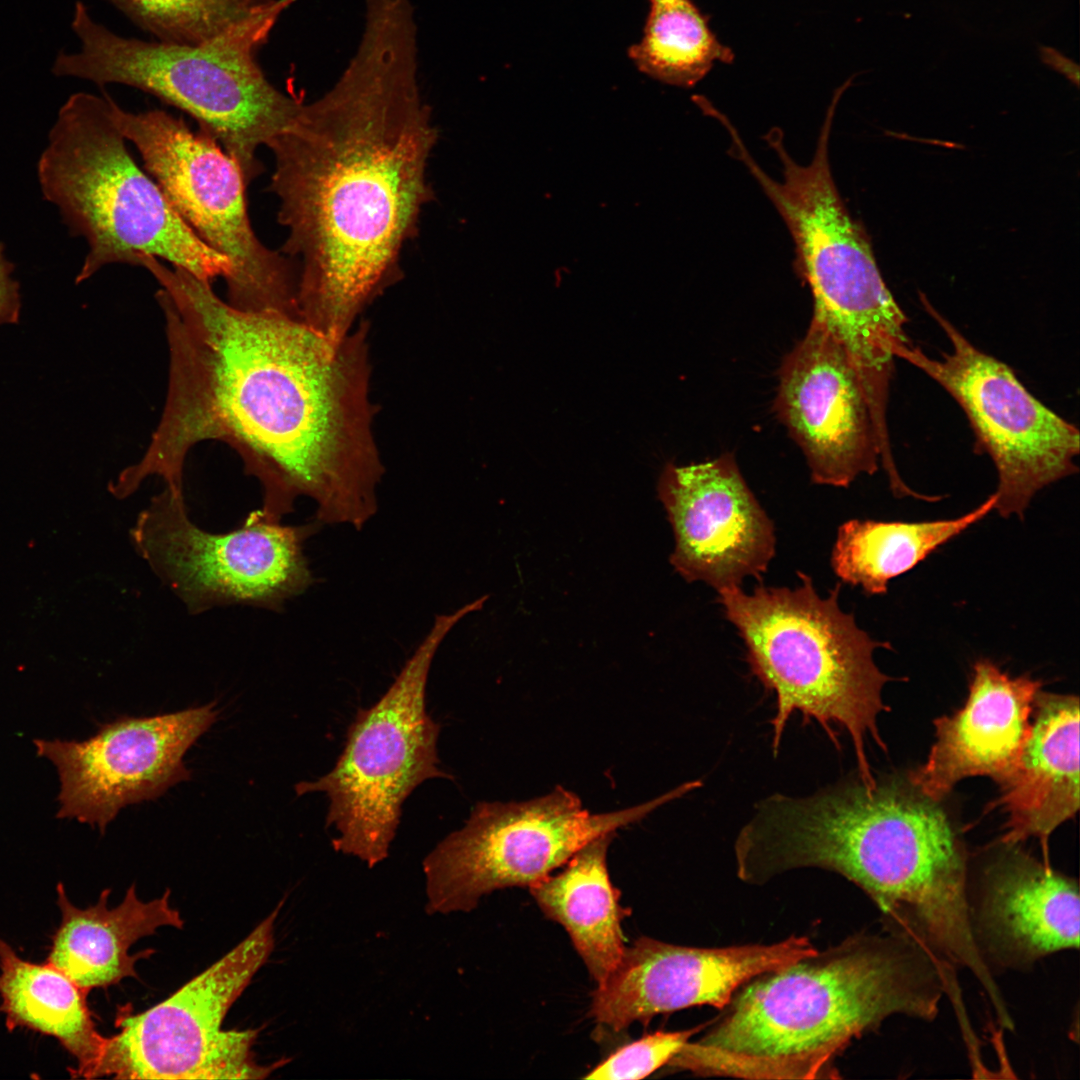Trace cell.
Here are the masks:
<instances>
[{
  "label": "cell",
  "mask_w": 1080,
  "mask_h": 1080,
  "mask_svg": "<svg viewBox=\"0 0 1080 1080\" xmlns=\"http://www.w3.org/2000/svg\"><path fill=\"white\" fill-rule=\"evenodd\" d=\"M417 26L407 11L366 12L335 85L305 104L269 144L270 190L297 258L298 317L342 340L361 310L400 278V256L432 200L427 163L437 129L417 78Z\"/></svg>",
  "instance_id": "cell-2"
},
{
  "label": "cell",
  "mask_w": 1080,
  "mask_h": 1080,
  "mask_svg": "<svg viewBox=\"0 0 1080 1080\" xmlns=\"http://www.w3.org/2000/svg\"><path fill=\"white\" fill-rule=\"evenodd\" d=\"M282 11L191 45L119 36L94 22L78 1L72 28L81 51L60 53L53 72L100 86L128 85L177 107L219 141L248 186L263 172L258 149L288 128L303 106L277 89L256 60Z\"/></svg>",
  "instance_id": "cell-7"
},
{
  "label": "cell",
  "mask_w": 1080,
  "mask_h": 1080,
  "mask_svg": "<svg viewBox=\"0 0 1080 1080\" xmlns=\"http://www.w3.org/2000/svg\"><path fill=\"white\" fill-rule=\"evenodd\" d=\"M924 306L947 335L950 353L932 358L909 343L896 348L895 358L923 371L961 406L998 473L994 510L1023 519L1038 491L1078 471L1079 431L1034 397L1008 365L974 346L928 302Z\"/></svg>",
  "instance_id": "cell-13"
},
{
  "label": "cell",
  "mask_w": 1080,
  "mask_h": 1080,
  "mask_svg": "<svg viewBox=\"0 0 1080 1080\" xmlns=\"http://www.w3.org/2000/svg\"><path fill=\"white\" fill-rule=\"evenodd\" d=\"M159 41L200 44L291 0H112Z\"/></svg>",
  "instance_id": "cell-26"
},
{
  "label": "cell",
  "mask_w": 1080,
  "mask_h": 1080,
  "mask_svg": "<svg viewBox=\"0 0 1080 1080\" xmlns=\"http://www.w3.org/2000/svg\"><path fill=\"white\" fill-rule=\"evenodd\" d=\"M112 112L173 209L206 245L230 261L228 303L244 311L298 316V274L288 256L256 236L247 184L219 141L203 129L192 131L181 117L163 110L133 113L113 101Z\"/></svg>",
  "instance_id": "cell-9"
},
{
  "label": "cell",
  "mask_w": 1080,
  "mask_h": 1080,
  "mask_svg": "<svg viewBox=\"0 0 1080 1080\" xmlns=\"http://www.w3.org/2000/svg\"><path fill=\"white\" fill-rule=\"evenodd\" d=\"M692 781L625 810L593 814L572 792L557 787L520 802H479L465 825L423 860L428 914L469 912L495 890L531 886L590 841L638 821L693 791Z\"/></svg>",
  "instance_id": "cell-10"
},
{
  "label": "cell",
  "mask_w": 1080,
  "mask_h": 1080,
  "mask_svg": "<svg viewBox=\"0 0 1080 1080\" xmlns=\"http://www.w3.org/2000/svg\"><path fill=\"white\" fill-rule=\"evenodd\" d=\"M642 40L629 49L638 69L661 82L692 87L716 62L734 54L710 29L692 0H650Z\"/></svg>",
  "instance_id": "cell-25"
},
{
  "label": "cell",
  "mask_w": 1080,
  "mask_h": 1080,
  "mask_svg": "<svg viewBox=\"0 0 1080 1080\" xmlns=\"http://www.w3.org/2000/svg\"><path fill=\"white\" fill-rule=\"evenodd\" d=\"M806 936L773 944L679 946L640 937L592 996L591 1016L619 1032L633 1022L693 1006L725 1008L752 978L815 955Z\"/></svg>",
  "instance_id": "cell-15"
},
{
  "label": "cell",
  "mask_w": 1080,
  "mask_h": 1080,
  "mask_svg": "<svg viewBox=\"0 0 1080 1080\" xmlns=\"http://www.w3.org/2000/svg\"><path fill=\"white\" fill-rule=\"evenodd\" d=\"M993 493L972 511L953 519L904 522L852 519L843 523L831 565L842 582L882 595L888 583L994 510Z\"/></svg>",
  "instance_id": "cell-24"
},
{
  "label": "cell",
  "mask_w": 1080,
  "mask_h": 1080,
  "mask_svg": "<svg viewBox=\"0 0 1080 1080\" xmlns=\"http://www.w3.org/2000/svg\"><path fill=\"white\" fill-rule=\"evenodd\" d=\"M774 410L815 484L848 487L880 458L870 409L845 350L817 317L785 356Z\"/></svg>",
  "instance_id": "cell-17"
},
{
  "label": "cell",
  "mask_w": 1080,
  "mask_h": 1080,
  "mask_svg": "<svg viewBox=\"0 0 1080 1080\" xmlns=\"http://www.w3.org/2000/svg\"><path fill=\"white\" fill-rule=\"evenodd\" d=\"M87 995L58 968L21 958L0 937V1012L7 1028L55 1038L77 1063L71 1076L91 1079L106 1037L96 1029Z\"/></svg>",
  "instance_id": "cell-23"
},
{
  "label": "cell",
  "mask_w": 1080,
  "mask_h": 1080,
  "mask_svg": "<svg viewBox=\"0 0 1080 1080\" xmlns=\"http://www.w3.org/2000/svg\"><path fill=\"white\" fill-rule=\"evenodd\" d=\"M967 871L965 898L977 951L993 976L1031 971L1079 948L1078 882L1015 845Z\"/></svg>",
  "instance_id": "cell-18"
},
{
  "label": "cell",
  "mask_w": 1080,
  "mask_h": 1080,
  "mask_svg": "<svg viewBox=\"0 0 1080 1080\" xmlns=\"http://www.w3.org/2000/svg\"><path fill=\"white\" fill-rule=\"evenodd\" d=\"M708 1025L704 1023L687 1030L657 1031L648 1034L616 1050L584 1078L595 1080L645 1078L668 1064L690 1038Z\"/></svg>",
  "instance_id": "cell-27"
},
{
  "label": "cell",
  "mask_w": 1080,
  "mask_h": 1080,
  "mask_svg": "<svg viewBox=\"0 0 1080 1080\" xmlns=\"http://www.w3.org/2000/svg\"><path fill=\"white\" fill-rule=\"evenodd\" d=\"M284 899L240 943L168 998L137 1014H119L91 1079H262L284 1058L260 1065L257 1030H223V1021L270 957Z\"/></svg>",
  "instance_id": "cell-11"
},
{
  "label": "cell",
  "mask_w": 1080,
  "mask_h": 1080,
  "mask_svg": "<svg viewBox=\"0 0 1080 1080\" xmlns=\"http://www.w3.org/2000/svg\"><path fill=\"white\" fill-rule=\"evenodd\" d=\"M14 265L5 255V247L0 242V325L17 323L21 301L19 284L13 278Z\"/></svg>",
  "instance_id": "cell-28"
},
{
  "label": "cell",
  "mask_w": 1080,
  "mask_h": 1080,
  "mask_svg": "<svg viewBox=\"0 0 1080 1080\" xmlns=\"http://www.w3.org/2000/svg\"><path fill=\"white\" fill-rule=\"evenodd\" d=\"M160 284L168 389L143 456L112 484L118 498L151 476L183 490L190 450L219 440L262 488L263 517L281 523L305 496L321 524H345L373 504L384 467L372 432L368 326L332 341L300 318L244 311L180 267L144 256Z\"/></svg>",
  "instance_id": "cell-1"
},
{
  "label": "cell",
  "mask_w": 1080,
  "mask_h": 1080,
  "mask_svg": "<svg viewBox=\"0 0 1080 1080\" xmlns=\"http://www.w3.org/2000/svg\"><path fill=\"white\" fill-rule=\"evenodd\" d=\"M952 987L921 945L883 928L741 986L725 1013L668 1062L700 1076L838 1078L835 1059L892 1016L931 1022Z\"/></svg>",
  "instance_id": "cell-4"
},
{
  "label": "cell",
  "mask_w": 1080,
  "mask_h": 1080,
  "mask_svg": "<svg viewBox=\"0 0 1080 1080\" xmlns=\"http://www.w3.org/2000/svg\"><path fill=\"white\" fill-rule=\"evenodd\" d=\"M113 100L79 92L60 108L37 166L44 198L58 207L88 253L75 283L109 264L139 266L162 259L212 283L231 274L230 261L206 245L142 170L117 125Z\"/></svg>",
  "instance_id": "cell-6"
},
{
  "label": "cell",
  "mask_w": 1080,
  "mask_h": 1080,
  "mask_svg": "<svg viewBox=\"0 0 1080 1080\" xmlns=\"http://www.w3.org/2000/svg\"><path fill=\"white\" fill-rule=\"evenodd\" d=\"M217 716L214 701L151 717L119 718L81 742L35 740L38 754L59 774L57 816L103 833L125 806L156 799L189 780L184 755Z\"/></svg>",
  "instance_id": "cell-14"
},
{
  "label": "cell",
  "mask_w": 1080,
  "mask_h": 1080,
  "mask_svg": "<svg viewBox=\"0 0 1080 1080\" xmlns=\"http://www.w3.org/2000/svg\"><path fill=\"white\" fill-rule=\"evenodd\" d=\"M801 584L788 587L758 585L752 594L741 587L718 592L727 620L746 648L751 673L776 697L770 721L772 751L777 756L790 717L799 712L804 722H817L840 749L835 728L851 737L858 778L867 787L873 776L865 751L867 737L886 750L877 720L888 707L882 700L891 680L880 671L873 654L891 649L872 639L854 616L838 604L840 585L822 598L810 576L798 572Z\"/></svg>",
  "instance_id": "cell-5"
},
{
  "label": "cell",
  "mask_w": 1080,
  "mask_h": 1080,
  "mask_svg": "<svg viewBox=\"0 0 1080 1080\" xmlns=\"http://www.w3.org/2000/svg\"><path fill=\"white\" fill-rule=\"evenodd\" d=\"M320 526L316 520L269 522L259 509L235 530L207 532L190 520L183 491L165 487L137 515L129 535L190 614L235 604L280 612L314 583L304 544Z\"/></svg>",
  "instance_id": "cell-12"
},
{
  "label": "cell",
  "mask_w": 1080,
  "mask_h": 1080,
  "mask_svg": "<svg viewBox=\"0 0 1080 1080\" xmlns=\"http://www.w3.org/2000/svg\"><path fill=\"white\" fill-rule=\"evenodd\" d=\"M734 844L736 874L762 885L802 868L834 872L878 907L884 928L925 948L949 980L969 972L990 1007L1005 997L975 946L966 906L968 856L948 815L909 780H842L807 797L772 794Z\"/></svg>",
  "instance_id": "cell-3"
},
{
  "label": "cell",
  "mask_w": 1080,
  "mask_h": 1080,
  "mask_svg": "<svg viewBox=\"0 0 1080 1080\" xmlns=\"http://www.w3.org/2000/svg\"><path fill=\"white\" fill-rule=\"evenodd\" d=\"M56 890L61 922L46 961L87 994L137 977L136 962L153 951L130 955L131 946L161 927L181 929L184 925L179 911L171 906L169 889L160 897L143 901L133 884L113 908L108 907L111 890L104 889L98 901L84 909L70 901L61 883Z\"/></svg>",
  "instance_id": "cell-21"
},
{
  "label": "cell",
  "mask_w": 1080,
  "mask_h": 1080,
  "mask_svg": "<svg viewBox=\"0 0 1080 1080\" xmlns=\"http://www.w3.org/2000/svg\"><path fill=\"white\" fill-rule=\"evenodd\" d=\"M1041 680L1012 678L989 659L973 666L964 706L934 720L936 741L924 764L907 779L940 802L962 779L989 776L997 783L1017 767L1030 737Z\"/></svg>",
  "instance_id": "cell-19"
},
{
  "label": "cell",
  "mask_w": 1080,
  "mask_h": 1080,
  "mask_svg": "<svg viewBox=\"0 0 1080 1080\" xmlns=\"http://www.w3.org/2000/svg\"><path fill=\"white\" fill-rule=\"evenodd\" d=\"M675 535L670 562L687 581L717 592L761 579L775 555L774 525L732 454L686 466L669 463L658 481Z\"/></svg>",
  "instance_id": "cell-16"
},
{
  "label": "cell",
  "mask_w": 1080,
  "mask_h": 1080,
  "mask_svg": "<svg viewBox=\"0 0 1080 1080\" xmlns=\"http://www.w3.org/2000/svg\"><path fill=\"white\" fill-rule=\"evenodd\" d=\"M486 599L437 615L387 691L359 710L333 768L295 785L299 796L319 792L328 798L326 827L337 833V852L376 866L388 856L408 796L429 779L452 778L440 767V725L426 709L428 676L446 636Z\"/></svg>",
  "instance_id": "cell-8"
},
{
  "label": "cell",
  "mask_w": 1080,
  "mask_h": 1080,
  "mask_svg": "<svg viewBox=\"0 0 1080 1080\" xmlns=\"http://www.w3.org/2000/svg\"><path fill=\"white\" fill-rule=\"evenodd\" d=\"M1006 815L1001 843L1050 834L1079 809V699L1038 691L1030 737L1012 774L999 784Z\"/></svg>",
  "instance_id": "cell-20"
},
{
  "label": "cell",
  "mask_w": 1080,
  "mask_h": 1080,
  "mask_svg": "<svg viewBox=\"0 0 1080 1080\" xmlns=\"http://www.w3.org/2000/svg\"><path fill=\"white\" fill-rule=\"evenodd\" d=\"M614 836L605 834L576 852L558 874L529 886L544 914L561 924L590 975L603 983L624 953L622 919L629 913L607 869V850Z\"/></svg>",
  "instance_id": "cell-22"
}]
</instances>
